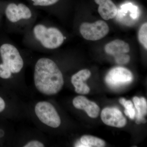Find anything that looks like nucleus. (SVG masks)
<instances>
[{
  "label": "nucleus",
  "mask_w": 147,
  "mask_h": 147,
  "mask_svg": "<svg viewBox=\"0 0 147 147\" xmlns=\"http://www.w3.org/2000/svg\"><path fill=\"white\" fill-rule=\"evenodd\" d=\"M138 38L139 42L143 45L146 50L147 49V24L142 25L139 29Z\"/></svg>",
  "instance_id": "obj_18"
},
{
  "label": "nucleus",
  "mask_w": 147,
  "mask_h": 147,
  "mask_svg": "<svg viewBox=\"0 0 147 147\" xmlns=\"http://www.w3.org/2000/svg\"><path fill=\"white\" fill-rule=\"evenodd\" d=\"M72 103L76 109L85 110L90 117L96 118L99 115L100 109L98 105L84 96H79L74 98Z\"/></svg>",
  "instance_id": "obj_9"
},
{
  "label": "nucleus",
  "mask_w": 147,
  "mask_h": 147,
  "mask_svg": "<svg viewBox=\"0 0 147 147\" xmlns=\"http://www.w3.org/2000/svg\"><path fill=\"white\" fill-rule=\"evenodd\" d=\"M117 13H118L119 18H121L125 16L127 18L129 16V18L133 21H135L139 18L140 14L138 7L130 3L126 4L122 6L121 9L117 11Z\"/></svg>",
  "instance_id": "obj_15"
},
{
  "label": "nucleus",
  "mask_w": 147,
  "mask_h": 147,
  "mask_svg": "<svg viewBox=\"0 0 147 147\" xmlns=\"http://www.w3.org/2000/svg\"><path fill=\"white\" fill-rule=\"evenodd\" d=\"M100 117L103 123L108 126L121 128L127 123L126 119L121 112L116 108H106L101 112Z\"/></svg>",
  "instance_id": "obj_8"
},
{
  "label": "nucleus",
  "mask_w": 147,
  "mask_h": 147,
  "mask_svg": "<svg viewBox=\"0 0 147 147\" xmlns=\"http://www.w3.org/2000/svg\"><path fill=\"white\" fill-rule=\"evenodd\" d=\"M25 61L22 51L7 36L0 37V78L9 79L24 70Z\"/></svg>",
  "instance_id": "obj_4"
},
{
  "label": "nucleus",
  "mask_w": 147,
  "mask_h": 147,
  "mask_svg": "<svg viewBox=\"0 0 147 147\" xmlns=\"http://www.w3.org/2000/svg\"><path fill=\"white\" fill-rule=\"evenodd\" d=\"M34 112L38 118L45 125L54 128L60 125V117L50 102L46 101L38 102L35 106Z\"/></svg>",
  "instance_id": "obj_5"
},
{
  "label": "nucleus",
  "mask_w": 147,
  "mask_h": 147,
  "mask_svg": "<svg viewBox=\"0 0 147 147\" xmlns=\"http://www.w3.org/2000/svg\"><path fill=\"white\" fill-rule=\"evenodd\" d=\"M114 57L116 63L119 64H126L130 61V57L126 54H121Z\"/></svg>",
  "instance_id": "obj_19"
},
{
  "label": "nucleus",
  "mask_w": 147,
  "mask_h": 147,
  "mask_svg": "<svg viewBox=\"0 0 147 147\" xmlns=\"http://www.w3.org/2000/svg\"><path fill=\"white\" fill-rule=\"evenodd\" d=\"M3 16L2 12H0V22H1V18Z\"/></svg>",
  "instance_id": "obj_22"
},
{
  "label": "nucleus",
  "mask_w": 147,
  "mask_h": 147,
  "mask_svg": "<svg viewBox=\"0 0 147 147\" xmlns=\"http://www.w3.org/2000/svg\"><path fill=\"white\" fill-rule=\"evenodd\" d=\"M32 5L35 7L42 9L48 12L49 8L57 3L60 0H30Z\"/></svg>",
  "instance_id": "obj_17"
},
{
  "label": "nucleus",
  "mask_w": 147,
  "mask_h": 147,
  "mask_svg": "<svg viewBox=\"0 0 147 147\" xmlns=\"http://www.w3.org/2000/svg\"><path fill=\"white\" fill-rule=\"evenodd\" d=\"M120 103L125 108V114L131 119H134L136 116V110L133 106V103L130 100H126L122 98L119 100Z\"/></svg>",
  "instance_id": "obj_16"
},
{
  "label": "nucleus",
  "mask_w": 147,
  "mask_h": 147,
  "mask_svg": "<svg viewBox=\"0 0 147 147\" xmlns=\"http://www.w3.org/2000/svg\"><path fill=\"white\" fill-rule=\"evenodd\" d=\"M109 30L108 24L102 20L93 23H82L79 28L80 33L87 40H97L101 39L108 34Z\"/></svg>",
  "instance_id": "obj_7"
},
{
  "label": "nucleus",
  "mask_w": 147,
  "mask_h": 147,
  "mask_svg": "<svg viewBox=\"0 0 147 147\" xmlns=\"http://www.w3.org/2000/svg\"><path fill=\"white\" fill-rule=\"evenodd\" d=\"M7 32L24 35L37 21L38 13L23 3L11 2L2 9Z\"/></svg>",
  "instance_id": "obj_3"
},
{
  "label": "nucleus",
  "mask_w": 147,
  "mask_h": 147,
  "mask_svg": "<svg viewBox=\"0 0 147 147\" xmlns=\"http://www.w3.org/2000/svg\"><path fill=\"white\" fill-rule=\"evenodd\" d=\"M104 140L91 135H84L81 137L80 141L77 142L75 147H103L105 146Z\"/></svg>",
  "instance_id": "obj_14"
},
{
  "label": "nucleus",
  "mask_w": 147,
  "mask_h": 147,
  "mask_svg": "<svg viewBox=\"0 0 147 147\" xmlns=\"http://www.w3.org/2000/svg\"><path fill=\"white\" fill-rule=\"evenodd\" d=\"M66 37L57 27L47 21L37 22L23 35L22 43L26 47L47 52L56 50L63 44Z\"/></svg>",
  "instance_id": "obj_1"
},
{
  "label": "nucleus",
  "mask_w": 147,
  "mask_h": 147,
  "mask_svg": "<svg viewBox=\"0 0 147 147\" xmlns=\"http://www.w3.org/2000/svg\"><path fill=\"white\" fill-rule=\"evenodd\" d=\"M24 147H43L45 145L42 142L38 140H32L24 145Z\"/></svg>",
  "instance_id": "obj_20"
},
{
  "label": "nucleus",
  "mask_w": 147,
  "mask_h": 147,
  "mask_svg": "<svg viewBox=\"0 0 147 147\" xmlns=\"http://www.w3.org/2000/svg\"><path fill=\"white\" fill-rule=\"evenodd\" d=\"M34 81L37 90L48 96L58 93L64 83L63 75L57 64L47 57L39 58L36 62Z\"/></svg>",
  "instance_id": "obj_2"
},
{
  "label": "nucleus",
  "mask_w": 147,
  "mask_h": 147,
  "mask_svg": "<svg viewBox=\"0 0 147 147\" xmlns=\"http://www.w3.org/2000/svg\"><path fill=\"white\" fill-rule=\"evenodd\" d=\"M91 73L88 69L80 70L72 75L71 77V83L75 88L77 93L86 94L90 91L89 87L84 82L89 78Z\"/></svg>",
  "instance_id": "obj_10"
},
{
  "label": "nucleus",
  "mask_w": 147,
  "mask_h": 147,
  "mask_svg": "<svg viewBox=\"0 0 147 147\" xmlns=\"http://www.w3.org/2000/svg\"><path fill=\"white\" fill-rule=\"evenodd\" d=\"M6 104L5 101L0 96V113L3 112L5 109Z\"/></svg>",
  "instance_id": "obj_21"
},
{
  "label": "nucleus",
  "mask_w": 147,
  "mask_h": 147,
  "mask_svg": "<svg viewBox=\"0 0 147 147\" xmlns=\"http://www.w3.org/2000/svg\"><path fill=\"white\" fill-rule=\"evenodd\" d=\"M133 80V75L130 70L122 67H114L107 74L105 81L113 89H119L130 84Z\"/></svg>",
  "instance_id": "obj_6"
},
{
  "label": "nucleus",
  "mask_w": 147,
  "mask_h": 147,
  "mask_svg": "<svg viewBox=\"0 0 147 147\" xmlns=\"http://www.w3.org/2000/svg\"><path fill=\"white\" fill-rule=\"evenodd\" d=\"M133 102L136 108V123L137 124L146 122L144 117L147 114V102L144 97H133Z\"/></svg>",
  "instance_id": "obj_13"
},
{
  "label": "nucleus",
  "mask_w": 147,
  "mask_h": 147,
  "mask_svg": "<svg viewBox=\"0 0 147 147\" xmlns=\"http://www.w3.org/2000/svg\"><path fill=\"white\" fill-rule=\"evenodd\" d=\"M106 53L114 57L122 54H126L130 50L128 43L121 40H115L105 45Z\"/></svg>",
  "instance_id": "obj_12"
},
{
  "label": "nucleus",
  "mask_w": 147,
  "mask_h": 147,
  "mask_svg": "<svg viewBox=\"0 0 147 147\" xmlns=\"http://www.w3.org/2000/svg\"><path fill=\"white\" fill-rule=\"evenodd\" d=\"M99 5L98 12L105 20H110L115 18L117 13V8L112 0H94Z\"/></svg>",
  "instance_id": "obj_11"
}]
</instances>
